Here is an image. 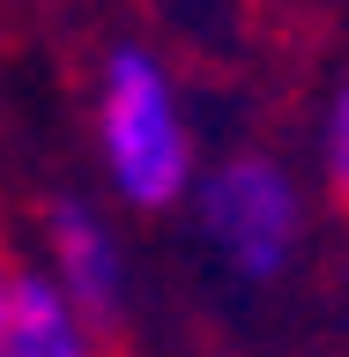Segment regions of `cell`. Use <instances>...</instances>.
I'll list each match as a JSON object with an SVG mask.
<instances>
[{
    "label": "cell",
    "mask_w": 349,
    "mask_h": 357,
    "mask_svg": "<svg viewBox=\"0 0 349 357\" xmlns=\"http://www.w3.org/2000/svg\"><path fill=\"white\" fill-rule=\"evenodd\" d=\"M97 156L127 208H171L194 194V119L171 67L149 45H111L97 60Z\"/></svg>",
    "instance_id": "1"
},
{
    "label": "cell",
    "mask_w": 349,
    "mask_h": 357,
    "mask_svg": "<svg viewBox=\"0 0 349 357\" xmlns=\"http://www.w3.org/2000/svg\"><path fill=\"white\" fill-rule=\"evenodd\" d=\"M194 231L238 283H283L305 245V186L283 156L231 149L194 178Z\"/></svg>",
    "instance_id": "2"
},
{
    "label": "cell",
    "mask_w": 349,
    "mask_h": 357,
    "mask_svg": "<svg viewBox=\"0 0 349 357\" xmlns=\"http://www.w3.org/2000/svg\"><path fill=\"white\" fill-rule=\"evenodd\" d=\"M45 253H52V268H45L52 290L75 305V320H82L89 335L127 312V245H119V231H111L89 201L67 194V201L45 208Z\"/></svg>",
    "instance_id": "3"
},
{
    "label": "cell",
    "mask_w": 349,
    "mask_h": 357,
    "mask_svg": "<svg viewBox=\"0 0 349 357\" xmlns=\"http://www.w3.org/2000/svg\"><path fill=\"white\" fill-rule=\"evenodd\" d=\"M15 357H97V335L75 320L45 268L15 275Z\"/></svg>",
    "instance_id": "4"
},
{
    "label": "cell",
    "mask_w": 349,
    "mask_h": 357,
    "mask_svg": "<svg viewBox=\"0 0 349 357\" xmlns=\"http://www.w3.org/2000/svg\"><path fill=\"white\" fill-rule=\"evenodd\" d=\"M320 178H327L334 201H349V67L327 89V112H320Z\"/></svg>",
    "instance_id": "5"
},
{
    "label": "cell",
    "mask_w": 349,
    "mask_h": 357,
    "mask_svg": "<svg viewBox=\"0 0 349 357\" xmlns=\"http://www.w3.org/2000/svg\"><path fill=\"white\" fill-rule=\"evenodd\" d=\"M0 357H15V268H0Z\"/></svg>",
    "instance_id": "6"
}]
</instances>
